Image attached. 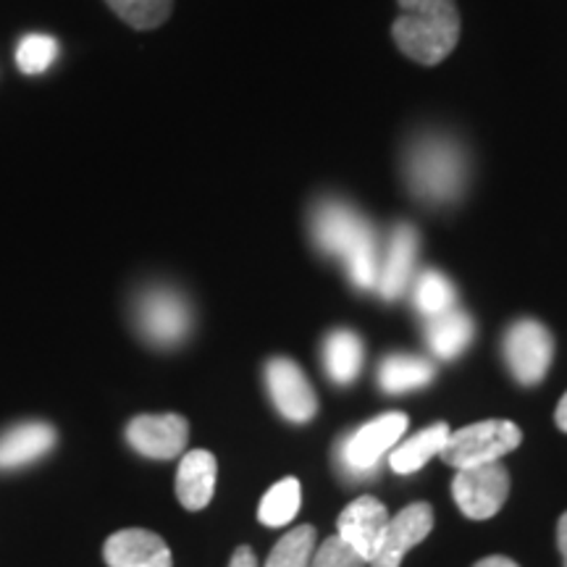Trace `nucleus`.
Masks as SVG:
<instances>
[{
  "mask_svg": "<svg viewBox=\"0 0 567 567\" xmlns=\"http://www.w3.org/2000/svg\"><path fill=\"white\" fill-rule=\"evenodd\" d=\"M523 442L520 429L509 421H481L455 431L446 439L444 450L439 452L446 465L465 471L488 463H499L502 457L515 452Z\"/></svg>",
  "mask_w": 567,
  "mask_h": 567,
  "instance_id": "nucleus-5",
  "label": "nucleus"
},
{
  "mask_svg": "<svg viewBox=\"0 0 567 567\" xmlns=\"http://www.w3.org/2000/svg\"><path fill=\"white\" fill-rule=\"evenodd\" d=\"M417 239L415 226L400 224L389 234L384 252H381L379 264V281H375V292L384 300H400L405 295L410 276H413L415 258H417Z\"/></svg>",
  "mask_w": 567,
  "mask_h": 567,
  "instance_id": "nucleus-13",
  "label": "nucleus"
},
{
  "mask_svg": "<svg viewBox=\"0 0 567 567\" xmlns=\"http://www.w3.org/2000/svg\"><path fill=\"white\" fill-rule=\"evenodd\" d=\"M450 434L452 431L446 429V423H434L431 429L421 431V434L410 436L408 442L396 444L394 450L389 452V465H392V471L400 473V476L417 473L421 467H425V463H429L431 457L444 450Z\"/></svg>",
  "mask_w": 567,
  "mask_h": 567,
  "instance_id": "nucleus-20",
  "label": "nucleus"
},
{
  "mask_svg": "<svg viewBox=\"0 0 567 567\" xmlns=\"http://www.w3.org/2000/svg\"><path fill=\"white\" fill-rule=\"evenodd\" d=\"M555 421H557V425H559V431H565V434H567V392H565L563 400H559L557 413H555Z\"/></svg>",
  "mask_w": 567,
  "mask_h": 567,
  "instance_id": "nucleus-30",
  "label": "nucleus"
},
{
  "mask_svg": "<svg viewBox=\"0 0 567 567\" xmlns=\"http://www.w3.org/2000/svg\"><path fill=\"white\" fill-rule=\"evenodd\" d=\"M316 547V528L297 526L279 538L264 567H308Z\"/></svg>",
  "mask_w": 567,
  "mask_h": 567,
  "instance_id": "nucleus-23",
  "label": "nucleus"
},
{
  "mask_svg": "<svg viewBox=\"0 0 567 567\" xmlns=\"http://www.w3.org/2000/svg\"><path fill=\"white\" fill-rule=\"evenodd\" d=\"M218 463L210 452L193 450L182 457L179 471H176V496H179L184 509H205L216 494Z\"/></svg>",
  "mask_w": 567,
  "mask_h": 567,
  "instance_id": "nucleus-16",
  "label": "nucleus"
},
{
  "mask_svg": "<svg viewBox=\"0 0 567 567\" xmlns=\"http://www.w3.org/2000/svg\"><path fill=\"white\" fill-rule=\"evenodd\" d=\"M389 526V513L375 496H360L352 505H347L339 515L337 536L371 565V559L384 542Z\"/></svg>",
  "mask_w": 567,
  "mask_h": 567,
  "instance_id": "nucleus-11",
  "label": "nucleus"
},
{
  "mask_svg": "<svg viewBox=\"0 0 567 567\" xmlns=\"http://www.w3.org/2000/svg\"><path fill=\"white\" fill-rule=\"evenodd\" d=\"M109 567H172L174 557L158 534L145 528H124L103 547Z\"/></svg>",
  "mask_w": 567,
  "mask_h": 567,
  "instance_id": "nucleus-14",
  "label": "nucleus"
},
{
  "mask_svg": "<svg viewBox=\"0 0 567 567\" xmlns=\"http://www.w3.org/2000/svg\"><path fill=\"white\" fill-rule=\"evenodd\" d=\"M321 354H323L326 373H329V379L339 386L352 384V381L360 375V371H363V360H365L363 339L350 329L331 331V334L323 339Z\"/></svg>",
  "mask_w": 567,
  "mask_h": 567,
  "instance_id": "nucleus-18",
  "label": "nucleus"
},
{
  "mask_svg": "<svg viewBox=\"0 0 567 567\" xmlns=\"http://www.w3.org/2000/svg\"><path fill=\"white\" fill-rule=\"evenodd\" d=\"M118 19L132 30H155L172 17L174 0H105Z\"/></svg>",
  "mask_w": 567,
  "mask_h": 567,
  "instance_id": "nucleus-24",
  "label": "nucleus"
},
{
  "mask_svg": "<svg viewBox=\"0 0 567 567\" xmlns=\"http://www.w3.org/2000/svg\"><path fill=\"white\" fill-rule=\"evenodd\" d=\"M229 567H258V559H255L250 547H237V551L231 555Z\"/></svg>",
  "mask_w": 567,
  "mask_h": 567,
  "instance_id": "nucleus-27",
  "label": "nucleus"
},
{
  "mask_svg": "<svg viewBox=\"0 0 567 567\" xmlns=\"http://www.w3.org/2000/svg\"><path fill=\"white\" fill-rule=\"evenodd\" d=\"M431 381H434V365L417 354L394 352L379 365V386L386 394L415 392V389L429 386Z\"/></svg>",
  "mask_w": 567,
  "mask_h": 567,
  "instance_id": "nucleus-19",
  "label": "nucleus"
},
{
  "mask_svg": "<svg viewBox=\"0 0 567 567\" xmlns=\"http://www.w3.org/2000/svg\"><path fill=\"white\" fill-rule=\"evenodd\" d=\"M302 505V488L297 478H284L279 484L268 488L264 502L258 507L260 523L268 528H281L287 523H292Z\"/></svg>",
  "mask_w": 567,
  "mask_h": 567,
  "instance_id": "nucleus-22",
  "label": "nucleus"
},
{
  "mask_svg": "<svg viewBox=\"0 0 567 567\" xmlns=\"http://www.w3.org/2000/svg\"><path fill=\"white\" fill-rule=\"evenodd\" d=\"M476 567H517V563H513L509 557H486L476 563Z\"/></svg>",
  "mask_w": 567,
  "mask_h": 567,
  "instance_id": "nucleus-29",
  "label": "nucleus"
},
{
  "mask_svg": "<svg viewBox=\"0 0 567 567\" xmlns=\"http://www.w3.org/2000/svg\"><path fill=\"white\" fill-rule=\"evenodd\" d=\"M126 442L137 455L174 460L189 442V423L182 415H137L126 425Z\"/></svg>",
  "mask_w": 567,
  "mask_h": 567,
  "instance_id": "nucleus-10",
  "label": "nucleus"
},
{
  "mask_svg": "<svg viewBox=\"0 0 567 567\" xmlns=\"http://www.w3.org/2000/svg\"><path fill=\"white\" fill-rule=\"evenodd\" d=\"M509 494V476L499 463L457 471L452 481V496L471 520H488L499 513Z\"/></svg>",
  "mask_w": 567,
  "mask_h": 567,
  "instance_id": "nucleus-8",
  "label": "nucleus"
},
{
  "mask_svg": "<svg viewBox=\"0 0 567 567\" xmlns=\"http://www.w3.org/2000/svg\"><path fill=\"white\" fill-rule=\"evenodd\" d=\"M431 528H434V509L425 502H415L389 517L384 542L368 567H400L408 551L417 547L431 534Z\"/></svg>",
  "mask_w": 567,
  "mask_h": 567,
  "instance_id": "nucleus-12",
  "label": "nucleus"
},
{
  "mask_svg": "<svg viewBox=\"0 0 567 567\" xmlns=\"http://www.w3.org/2000/svg\"><path fill=\"white\" fill-rule=\"evenodd\" d=\"M55 429L45 421H24L0 434V471H19L38 463L55 446Z\"/></svg>",
  "mask_w": 567,
  "mask_h": 567,
  "instance_id": "nucleus-15",
  "label": "nucleus"
},
{
  "mask_svg": "<svg viewBox=\"0 0 567 567\" xmlns=\"http://www.w3.org/2000/svg\"><path fill=\"white\" fill-rule=\"evenodd\" d=\"M396 3H400V17L392 24L396 48L423 66L446 61L460 40L455 0H396Z\"/></svg>",
  "mask_w": 567,
  "mask_h": 567,
  "instance_id": "nucleus-3",
  "label": "nucleus"
},
{
  "mask_svg": "<svg viewBox=\"0 0 567 567\" xmlns=\"http://www.w3.org/2000/svg\"><path fill=\"white\" fill-rule=\"evenodd\" d=\"M413 300L421 316L425 318L442 316L446 310L455 308L457 302L455 284L446 279L442 271H436V268H425V271L415 279Z\"/></svg>",
  "mask_w": 567,
  "mask_h": 567,
  "instance_id": "nucleus-21",
  "label": "nucleus"
},
{
  "mask_svg": "<svg viewBox=\"0 0 567 567\" xmlns=\"http://www.w3.org/2000/svg\"><path fill=\"white\" fill-rule=\"evenodd\" d=\"M473 334H476L473 318L457 308L429 318V323H425V342H429L431 352L442 360L460 358L471 347Z\"/></svg>",
  "mask_w": 567,
  "mask_h": 567,
  "instance_id": "nucleus-17",
  "label": "nucleus"
},
{
  "mask_svg": "<svg viewBox=\"0 0 567 567\" xmlns=\"http://www.w3.org/2000/svg\"><path fill=\"white\" fill-rule=\"evenodd\" d=\"M308 567H368V563L360 555H354L342 538L331 536L321 547H316Z\"/></svg>",
  "mask_w": 567,
  "mask_h": 567,
  "instance_id": "nucleus-26",
  "label": "nucleus"
},
{
  "mask_svg": "<svg viewBox=\"0 0 567 567\" xmlns=\"http://www.w3.org/2000/svg\"><path fill=\"white\" fill-rule=\"evenodd\" d=\"M557 544H559V555H563V563L567 567V513L559 517L557 526Z\"/></svg>",
  "mask_w": 567,
  "mask_h": 567,
  "instance_id": "nucleus-28",
  "label": "nucleus"
},
{
  "mask_svg": "<svg viewBox=\"0 0 567 567\" xmlns=\"http://www.w3.org/2000/svg\"><path fill=\"white\" fill-rule=\"evenodd\" d=\"M140 334L153 347L172 350L193 331V308L176 289L153 287L137 300L134 308Z\"/></svg>",
  "mask_w": 567,
  "mask_h": 567,
  "instance_id": "nucleus-6",
  "label": "nucleus"
},
{
  "mask_svg": "<svg viewBox=\"0 0 567 567\" xmlns=\"http://www.w3.org/2000/svg\"><path fill=\"white\" fill-rule=\"evenodd\" d=\"M59 55V42L48 34H27L17 48V66L24 74H42L45 69H51V63Z\"/></svg>",
  "mask_w": 567,
  "mask_h": 567,
  "instance_id": "nucleus-25",
  "label": "nucleus"
},
{
  "mask_svg": "<svg viewBox=\"0 0 567 567\" xmlns=\"http://www.w3.org/2000/svg\"><path fill=\"white\" fill-rule=\"evenodd\" d=\"M405 184L415 200L431 208L457 203L465 195L471 166L465 147L446 134H423L405 153Z\"/></svg>",
  "mask_w": 567,
  "mask_h": 567,
  "instance_id": "nucleus-2",
  "label": "nucleus"
},
{
  "mask_svg": "<svg viewBox=\"0 0 567 567\" xmlns=\"http://www.w3.org/2000/svg\"><path fill=\"white\" fill-rule=\"evenodd\" d=\"M408 415L384 413L354 429L344 439H339L337 465L347 478L360 481L379 471L381 460L394 450L396 442L405 436Z\"/></svg>",
  "mask_w": 567,
  "mask_h": 567,
  "instance_id": "nucleus-4",
  "label": "nucleus"
},
{
  "mask_svg": "<svg viewBox=\"0 0 567 567\" xmlns=\"http://www.w3.org/2000/svg\"><path fill=\"white\" fill-rule=\"evenodd\" d=\"M502 350L517 384L536 386L547 379L551 360H555V339L542 321L520 318L507 329Z\"/></svg>",
  "mask_w": 567,
  "mask_h": 567,
  "instance_id": "nucleus-7",
  "label": "nucleus"
},
{
  "mask_svg": "<svg viewBox=\"0 0 567 567\" xmlns=\"http://www.w3.org/2000/svg\"><path fill=\"white\" fill-rule=\"evenodd\" d=\"M266 386L274 408L289 423H308L318 413V400L308 375L295 360L271 358L266 363Z\"/></svg>",
  "mask_w": 567,
  "mask_h": 567,
  "instance_id": "nucleus-9",
  "label": "nucleus"
},
{
  "mask_svg": "<svg viewBox=\"0 0 567 567\" xmlns=\"http://www.w3.org/2000/svg\"><path fill=\"white\" fill-rule=\"evenodd\" d=\"M310 231L318 250L339 258L358 289H375L381 264V243L371 221L342 200H323L313 210Z\"/></svg>",
  "mask_w": 567,
  "mask_h": 567,
  "instance_id": "nucleus-1",
  "label": "nucleus"
}]
</instances>
